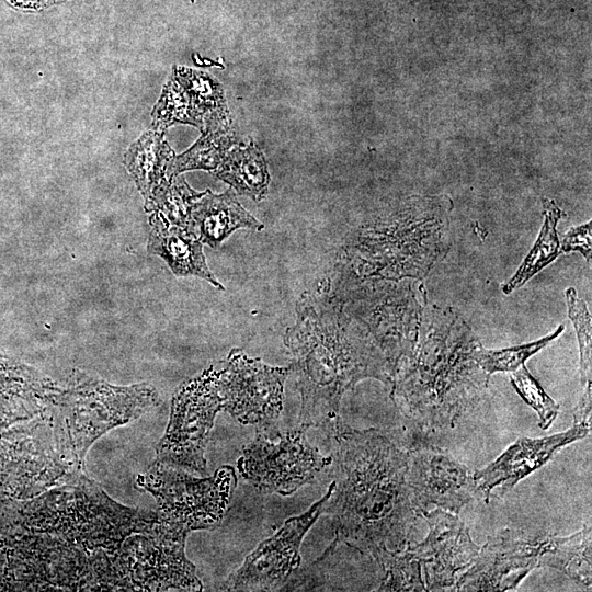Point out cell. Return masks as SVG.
Here are the masks:
<instances>
[{
    "instance_id": "obj_1",
    "label": "cell",
    "mask_w": 592,
    "mask_h": 592,
    "mask_svg": "<svg viewBox=\"0 0 592 592\" xmlns=\"http://www.w3.org/2000/svg\"><path fill=\"white\" fill-rule=\"evenodd\" d=\"M331 476L321 513L334 538L371 557L410 545L418 516L406 480L407 453L376 429L341 422L332 435Z\"/></svg>"
},
{
    "instance_id": "obj_2",
    "label": "cell",
    "mask_w": 592,
    "mask_h": 592,
    "mask_svg": "<svg viewBox=\"0 0 592 592\" xmlns=\"http://www.w3.org/2000/svg\"><path fill=\"white\" fill-rule=\"evenodd\" d=\"M297 319L284 344L293 355L301 406L298 423L332 436L341 424L340 402L362 379L374 378L391 389L395 369L358 319L346 312L339 296L303 293Z\"/></svg>"
},
{
    "instance_id": "obj_3",
    "label": "cell",
    "mask_w": 592,
    "mask_h": 592,
    "mask_svg": "<svg viewBox=\"0 0 592 592\" xmlns=\"http://www.w3.org/2000/svg\"><path fill=\"white\" fill-rule=\"evenodd\" d=\"M480 344L457 311L425 306L415 345L398 363L390 389L400 412L421 429L454 428L488 386L474 360Z\"/></svg>"
},
{
    "instance_id": "obj_4",
    "label": "cell",
    "mask_w": 592,
    "mask_h": 592,
    "mask_svg": "<svg viewBox=\"0 0 592 592\" xmlns=\"http://www.w3.org/2000/svg\"><path fill=\"white\" fill-rule=\"evenodd\" d=\"M33 527L47 559L59 553L89 556L92 551L116 553L127 537L146 531L156 513L126 508L112 500L84 473L47 490L33 503Z\"/></svg>"
},
{
    "instance_id": "obj_5",
    "label": "cell",
    "mask_w": 592,
    "mask_h": 592,
    "mask_svg": "<svg viewBox=\"0 0 592 592\" xmlns=\"http://www.w3.org/2000/svg\"><path fill=\"white\" fill-rule=\"evenodd\" d=\"M449 207L437 198H413L364 227L354 240L358 272L377 280H421L449 249Z\"/></svg>"
},
{
    "instance_id": "obj_6",
    "label": "cell",
    "mask_w": 592,
    "mask_h": 592,
    "mask_svg": "<svg viewBox=\"0 0 592 592\" xmlns=\"http://www.w3.org/2000/svg\"><path fill=\"white\" fill-rule=\"evenodd\" d=\"M47 407L46 414L72 460L84 468L90 446L109 430L130 422L158 405L153 389L115 388L81 378L68 394Z\"/></svg>"
},
{
    "instance_id": "obj_7",
    "label": "cell",
    "mask_w": 592,
    "mask_h": 592,
    "mask_svg": "<svg viewBox=\"0 0 592 592\" xmlns=\"http://www.w3.org/2000/svg\"><path fill=\"white\" fill-rule=\"evenodd\" d=\"M185 471L157 460L138 476L137 485L155 497L157 514L168 522L187 533L215 530L223 522L237 486L235 468L221 466L206 478Z\"/></svg>"
},
{
    "instance_id": "obj_8",
    "label": "cell",
    "mask_w": 592,
    "mask_h": 592,
    "mask_svg": "<svg viewBox=\"0 0 592 592\" xmlns=\"http://www.w3.org/2000/svg\"><path fill=\"white\" fill-rule=\"evenodd\" d=\"M412 280L373 282L345 298L346 312L365 325L395 372L415 345L425 308L424 287Z\"/></svg>"
},
{
    "instance_id": "obj_9",
    "label": "cell",
    "mask_w": 592,
    "mask_h": 592,
    "mask_svg": "<svg viewBox=\"0 0 592 592\" xmlns=\"http://www.w3.org/2000/svg\"><path fill=\"white\" fill-rule=\"evenodd\" d=\"M309 426L299 424L272 434L258 431L237 462L239 474L258 490L291 496L331 465L307 440Z\"/></svg>"
},
{
    "instance_id": "obj_10",
    "label": "cell",
    "mask_w": 592,
    "mask_h": 592,
    "mask_svg": "<svg viewBox=\"0 0 592 592\" xmlns=\"http://www.w3.org/2000/svg\"><path fill=\"white\" fill-rule=\"evenodd\" d=\"M216 365V383L221 411L242 424L272 434L283 409L284 383L291 365L270 366L234 349L226 361Z\"/></svg>"
},
{
    "instance_id": "obj_11",
    "label": "cell",
    "mask_w": 592,
    "mask_h": 592,
    "mask_svg": "<svg viewBox=\"0 0 592 592\" xmlns=\"http://www.w3.org/2000/svg\"><path fill=\"white\" fill-rule=\"evenodd\" d=\"M219 411L221 401L214 364L175 391L166 433L156 447L157 460L205 474V447Z\"/></svg>"
},
{
    "instance_id": "obj_12",
    "label": "cell",
    "mask_w": 592,
    "mask_h": 592,
    "mask_svg": "<svg viewBox=\"0 0 592 592\" xmlns=\"http://www.w3.org/2000/svg\"><path fill=\"white\" fill-rule=\"evenodd\" d=\"M326 498L327 492L306 512L286 520L274 535L260 543L226 579L221 590H282L300 565L301 542L321 514Z\"/></svg>"
},
{
    "instance_id": "obj_13",
    "label": "cell",
    "mask_w": 592,
    "mask_h": 592,
    "mask_svg": "<svg viewBox=\"0 0 592 592\" xmlns=\"http://www.w3.org/2000/svg\"><path fill=\"white\" fill-rule=\"evenodd\" d=\"M406 480L417 515L431 506L457 514L476 498L474 473L448 452L432 445H420L407 453Z\"/></svg>"
},
{
    "instance_id": "obj_14",
    "label": "cell",
    "mask_w": 592,
    "mask_h": 592,
    "mask_svg": "<svg viewBox=\"0 0 592 592\" xmlns=\"http://www.w3.org/2000/svg\"><path fill=\"white\" fill-rule=\"evenodd\" d=\"M546 535L523 534L510 528L490 535L454 591L515 589L532 570L540 567Z\"/></svg>"
},
{
    "instance_id": "obj_15",
    "label": "cell",
    "mask_w": 592,
    "mask_h": 592,
    "mask_svg": "<svg viewBox=\"0 0 592 592\" xmlns=\"http://www.w3.org/2000/svg\"><path fill=\"white\" fill-rule=\"evenodd\" d=\"M429 533L410 548L419 560L426 591H454L460 576L473 565L480 547L467 526L453 513L435 509L422 513Z\"/></svg>"
},
{
    "instance_id": "obj_16",
    "label": "cell",
    "mask_w": 592,
    "mask_h": 592,
    "mask_svg": "<svg viewBox=\"0 0 592 592\" xmlns=\"http://www.w3.org/2000/svg\"><path fill=\"white\" fill-rule=\"evenodd\" d=\"M590 429L573 424L562 433L516 440L496 460L474 473L476 498L486 503L491 499L502 498L520 480L550 460L562 447L585 437Z\"/></svg>"
},
{
    "instance_id": "obj_17",
    "label": "cell",
    "mask_w": 592,
    "mask_h": 592,
    "mask_svg": "<svg viewBox=\"0 0 592 592\" xmlns=\"http://www.w3.org/2000/svg\"><path fill=\"white\" fill-rule=\"evenodd\" d=\"M239 228L259 231L264 226L241 206L231 189L223 194L207 190L191 208L189 231L212 248Z\"/></svg>"
},
{
    "instance_id": "obj_18",
    "label": "cell",
    "mask_w": 592,
    "mask_h": 592,
    "mask_svg": "<svg viewBox=\"0 0 592 592\" xmlns=\"http://www.w3.org/2000/svg\"><path fill=\"white\" fill-rule=\"evenodd\" d=\"M148 251L160 255L177 276L195 275L224 289L209 271L198 238L183 228L171 224L162 214L155 212L150 217Z\"/></svg>"
},
{
    "instance_id": "obj_19",
    "label": "cell",
    "mask_w": 592,
    "mask_h": 592,
    "mask_svg": "<svg viewBox=\"0 0 592 592\" xmlns=\"http://www.w3.org/2000/svg\"><path fill=\"white\" fill-rule=\"evenodd\" d=\"M173 159V150L156 132L144 134L127 151L126 166L145 197L147 210H153L168 190L172 181L167 179L168 169Z\"/></svg>"
},
{
    "instance_id": "obj_20",
    "label": "cell",
    "mask_w": 592,
    "mask_h": 592,
    "mask_svg": "<svg viewBox=\"0 0 592 592\" xmlns=\"http://www.w3.org/2000/svg\"><path fill=\"white\" fill-rule=\"evenodd\" d=\"M213 173L228 183L238 194L254 201H261L267 195L270 184L267 163L252 140L244 147L236 145Z\"/></svg>"
},
{
    "instance_id": "obj_21",
    "label": "cell",
    "mask_w": 592,
    "mask_h": 592,
    "mask_svg": "<svg viewBox=\"0 0 592 592\" xmlns=\"http://www.w3.org/2000/svg\"><path fill=\"white\" fill-rule=\"evenodd\" d=\"M591 526L563 537L546 535L540 567L554 568L570 579L591 585Z\"/></svg>"
},
{
    "instance_id": "obj_22",
    "label": "cell",
    "mask_w": 592,
    "mask_h": 592,
    "mask_svg": "<svg viewBox=\"0 0 592 592\" xmlns=\"http://www.w3.org/2000/svg\"><path fill=\"white\" fill-rule=\"evenodd\" d=\"M202 137L183 155L174 157L168 175L194 169L214 172L224 161L228 151L237 144V137L229 127V121L212 119L202 130Z\"/></svg>"
},
{
    "instance_id": "obj_23",
    "label": "cell",
    "mask_w": 592,
    "mask_h": 592,
    "mask_svg": "<svg viewBox=\"0 0 592 592\" xmlns=\"http://www.w3.org/2000/svg\"><path fill=\"white\" fill-rule=\"evenodd\" d=\"M544 223L535 244L524 258L515 274L502 285L504 294L523 286L534 275L550 264L561 253L557 234V224L562 212L548 198L543 200Z\"/></svg>"
},
{
    "instance_id": "obj_24",
    "label": "cell",
    "mask_w": 592,
    "mask_h": 592,
    "mask_svg": "<svg viewBox=\"0 0 592 592\" xmlns=\"http://www.w3.org/2000/svg\"><path fill=\"white\" fill-rule=\"evenodd\" d=\"M374 561L380 578L378 591H426L420 562L410 545L400 551H383Z\"/></svg>"
},
{
    "instance_id": "obj_25",
    "label": "cell",
    "mask_w": 592,
    "mask_h": 592,
    "mask_svg": "<svg viewBox=\"0 0 592 592\" xmlns=\"http://www.w3.org/2000/svg\"><path fill=\"white\" fill-rule=\"evenodd\" d=\"M565 327L560 325L553 333L531 343L500 350H489L480 344L474 351V360L490 376L498 372H514L535 353L555 340Z\"/></svg>"
},
{
    "instance_id": "obj_26",
    "label": "cell",
    "mask_w": 592,
    "mask_h": 592,
    "mask_svg": "<svg viewBox=\"0 0 592 592\" xmlns=\"http://www.w3.org/2000/svg\"><path fill=\"white\" fill-rule=\"evenodd\" d=\"M568 316L576 330L580 353V376L582 392L592 394V320L585 301L573 287L565 292Z\"/></svg>"
},
{
    "instance_id": "obj_27",
    "label": "cell",
    "mask_w": 592,
    "mask_h": 592,
    "mask_svg": "<svg viewBox=\"0 0 592 592\" xmlns=\"http://www.w3.org/2000/svg\"><path fill=\"white\" fill-rule=\"evenodd\" d=\"M510 378L516 392L537 413L538 425L544 430L549 428L558 414L559 405L546 394L525 365L511 372Z\"/></svg>"
},
{
    "instance_id": "obj_28",
    "label": "cell",
    "mask_w": 592,
    "mask_h": 592,
    "mask_svg": "<svg viewBox=\"0 0 592 592\" xmlns=\"http://www.w3.org/2000/svg\"><path fill=\"white\" fill-rule=\"evenodd\" d=\"M560 250L565 253L580 252L590 263L592 255V228L591 220L571 228L562 238Z\"/></svg>"
},
{
    "instance_id": "obj_29",
    "label": "cell",
    "mask_w": 592,
    "mask_h": 592,
    "mask_svg": "<svg viewBox=\"0 0 592 592\" xmlns=\"http://www.w3.org/2000/svg\"><path fill=\"white\" fill-rule=\"evenodd\" d=\"M13 5L24 10H42L65 0H9Z\"/></svg>"
}]
</instances>
